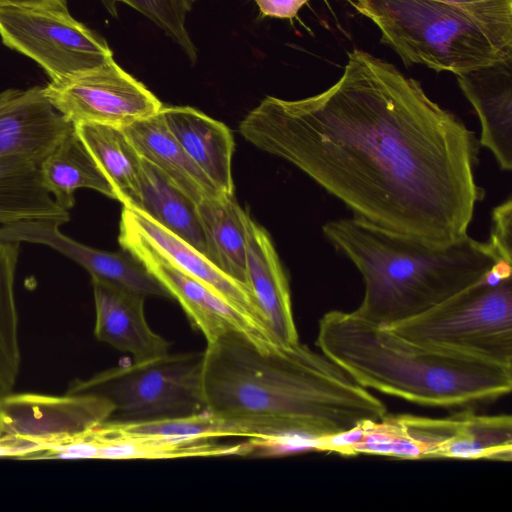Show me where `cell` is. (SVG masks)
Wrapping results in <instances>:
<instances>
[{"instance_id":"cell-1","label":"cell","mask_w":512,"mask_h":512,"mask_svg":"<svg viewBox=\"0 0 512 512\" xmlns=\"http://www.w3.org/2000/svg\"><path fill=\"white\" fill-rule=\"evenodd\" d=\"M239 131L355 217L428 244L467 236L485 197L475 132L418 81L359 49L328 89L299 100L267 96Z\"/></svg>"},{"instance_id":"cell-2","label":"cell","mask_w":512,"mask_h":512,"mask_svg":"<svg viewBox=\"0 0 512 512\" xmlns=\"http://www.w3.org/2000/svg\"><path fill=\"white\" fill-rule=\"evenodd\" d=\"M206 410L277 424L320 441L387 416L385 404L323 353L263 347L231 332L203 351Z\"/></svg>"},{"instance_id":"cell-3","label":"cell","mask_w":512,"mask_h":512,"mask_svg":"<svg viewBox=\"0 0 512 512\" xmlns=\"http://www.w3.org/2000/svg\"><path fill=\"white\" fill-rule=\"evenodd\" d=\"M325 237L361 273L362 302L353 312L390 327L416 316L480 281L505 258L490 239L470 236L432 245L358 217L333 220Z\"/></svg>"},{"instance_id":"cell-4","label":"cell","mask_w":512,"mask_h":512,"mask_svg":"<svg viewBox=\"0 0 512 512\" xmlns=\"http://www.w3.org/2000/svg\"><path fill=\"white\" fill-rule=\"evenodd\" d=\"M316 345L361 386L420 405L467 406L512 388V367L411 342L353 311L325 313Z\"/></svg>"},{"instance_id":"cell-5","label":"cell","mask_w":512,"mask_h":512,"mask_svg":"<svg viewBox=\"0 0 512 512\" xmlns=\"http://www.w3.org/2000/svg\"><path fill=\"white\" fill-rule=\"evenodd\" d=\"M511 270L500 260L474 285L388 328L423 346L512 367Z\"/></svg>"},{"instance_id":"cell-6","label":"cell","mask_w":512,"mask_h":512,"mask_svg":"<svg viewBox=\"0 0 512 512\" xmlns=\"http://www.w3.org/2000/svg\"><path fill=\"white\" fill-rule=\"evenodd\" d=\"M202 371L203 352L167 353L76 379L66 393L107 399L114 406L111 420L185 417L206 411Z\"/></svg>"},{"instance_id":"cell-7","label":"cell","mask_w":512,"mask_h":512,"mask_svg":"<svg viewBox=\"0 0 512 512\" xmlns=\"http://www.w3.org/2000/svg\"><path fill=\"white\" fill-rule=\"evenodd\" d=\"M5 46L40 65L51 81L69 78L113 59L106 41L68 11L0 6Z\"/></svg>"},{"instance_id":"cell-8","label":"cell","mask_w":512,"mask_h":512,"mask_svg":"<svg viewBox=\"0 0 512 512\" xmlns=\"http://www.w3.org/2000/svg\"><path fill=\"white\" fill-rule=\"evenodd\" d=\"M394 434L393 456L400 459L454 458L510 462V415L462 410L444 418L387 415Z\"/></svg>"},{"instance_id":"cell-9","label":"cell","mask_w":512,"mask_h":512,"mask_svg":"<svg viewBox=\"0 0 512 512\" xmlns=\"http://www.w3.org/2000/svg\"><path fill=\"white\" fill-rule=\"evenodd\" d=\"M43 89L51 105L73 125L124 128L157 114L163 107L114 59L81 74L50 81Z\"/></svg>"},{"instance_id":"cell-10","label":"cell","mask_w":512,"mask_h":512,"mask_svg":"<svg viewBox=\"0 0 512 512\" xmlns=\"http://www.w3.org/2000/svg\"><path fill=\"white\" fill-rule=\"evenodd\" d=\"M118 240L121 247L138 259L161 283L170 297L179 302L207 343L235 332L263 347L280 345L252 316L168 262L123 219L120 220Z\"/></svg>"},{"instance_id":"cell-11","label":"cell","mask_w":512,"mask_h":512,"mask_svg":"<svg viewBox=\"0 0 512 512\" xmlns=\"http://www.w3.org/2000/svg\"><path fill=\"white\" fill-rule=\"evenodd\" d=\"M214 438L165 435L128 428L107 420L55 445L36 459H174L245 456L244 443L222 444Z\"/></svg>"},{"instance_id":"cell-12","label":"cell","mask_w":512,"mask_h":512,"mask_svg":"<svg viewBox=\"0 0 512 512\" xmlns=\"http://www.w3.org/2000/svg\"><path fill=\"white\" fill-rule=\"evenodd\" d=\"M113 414V404L98 395L11 392L0 397V436L33 440L45 452L111 419Z\"/></svg>"},{"instance_id":"cell-13","label":"cell","mask_w":512,"mask_h":512,"mask_svg":"<svg viewBox=\"0 0 512 512\" xmlns=\"http://www.w3.org/2000/svg\"><path fill=\"white\" fill-rule=\"evenodd\" d=\"M59 227L41 221L4 225L0 226V240L48 246L82 266L91 279L105 281L145 297H170L161 283L128 251L95 249L63 234Z\"/></svg>"},{"instance_id":"cell-14","label":"cell","mask_w":512,"mask_h":512,"mask_svg":"<svg viewBox=\"0 0 512 512\" xmlns=\"http://www.w3.org/2000/svg\"><path fill=\"white\" fill-rule=\"evenodd\" d=\"M73 129L43 87L0 92V156L22 155L39 165Z\"/></svg>"},{"instance_id":"cell-15","label":"cell","mask_w":512,"mask_h":512,"mask_svg":"<svg viewBox=\"0 0 512 512\" xmlns=\"http://www.w3.org/2000/svg\"><path fill=\"white\" fill-rule=\"evenodd\" d=\"M246 280L259 316L275 341L284 347L299 343L289 282L267 231L247 213Z\"/></svg>"},{"instance_id":"cell-16","label":"cell","mask_w":512,"mask_h":512,"mask_svg":"<svg viewBox=\"0 0 512 512\" xmlns=\"http://www.w3.org/2000/svg\"><path fill=\"white\" fill-rule=\"evenodd\" d=\"M95 305V337L144 361L169 353L170 343L154 332L144 313L145 296L91 279Z\"/></svg>"},{"instance_id":"cell-17","label":"cell","mask_w":512,"mask_h":512,"mask_svg":"<svg viewBox=\"0 0 512 512\" xmlns=\"http://www.w3.org/2000/svg\"><path fill=\"white\" fill-rule=\"evenodd\" d=\"M481 125L479 143L500 169H512V58L456 75Z\"/></svg>"},{"instance_id":"cell-18","label":"cell","mask_w":512,"mask_h":512,"mask_svg":"<svg viewBox=\"0 0 512 512\" xmlns=\"http://www.w3.org/2000/svg\"><path fill=\"white\" fill-rule=\"evenodd\" d=\"M121 219L176 268L204 283L264 326L248 286L225 274L204 254L142 210L123 206Z\"/></svg>"},{"instance_id":"cell-19","label":"cell","mask_w":512,"mask_h":512,"mask_svg":"<svg viewBox=\"0 0 512 512\" xmlns=\"http://www.w3.org/2000/svg\"><path fill=\"white\" fill-rule=\"evenodd\" d=\"M170 132L223 194L233 195V136L222 122L187 106L162 107Z\"/></svg>"},{"instance_id":"cell-20","label":"cell","mask_w":512,"mask_h":512,"mask_svg":"<svg viewBox=\"0 0 512 512\" xmlns=\"http://www.w3.org/2000/svg\"><path fill=\"white\" fill-rule=\"evenodd\" d=\"M123 130L141 158L154 165L196 205L205 198L223 194L173 136L160 111Z\"/></svg>"},{"instance_id":"cell-21","label":"cell","mask_w":512,"mask_h":512,"mask_svg":"<svg viewBox=\"0 0 512 512\" xmlns=\"http://www.w3.org/2000/svg\"><path fill=\"white\" fill-rule=\"evenodd\" d=\"M373 14L402 26L491 22L512 25V0H361Z\"/></svg>"},{"instance_id":"cell-22","label":"cell","mask_w":512,"mask_h":512,"mask_svg":"<svg viewBox=\"0 0 512 512\" xmlns=\"http://www.w3.org/2000/svg\"><path fill=\"white\" fill-rule=\"evenodd\" d=\"M70 220L43 186L38 164L17 154L0 156V226L41 221L63 225Z\"/></svg>"},{"instance_id":"cell-23","label":"cell","mask_w":512,"mask_h":512,"mask_svg":"<svg viewBox=\"0 0 512 512\" xmlns=\"http://www.w3.org/2000/svg\"><path fill=\"white\" fill-rule=\"evenodd\" d=\"M41 181L55 201L70 210L75 191L96 190L116 199V193L75 128L39 163Z\"/></svg>"},{"instance_id":"cell-24","label":"cell","mask_w":512,"mask_h":512,"mask_svg":"<svg viewBox=\"0 0 512 512\" xmlns=\"http://www.w3.org/2000/svg\"><path fill=\"white\" fill-rule=\"evenodd\" d=\"M123 206L140 209L142 158L123 128L101 124L74 125Z\"/></svg>"},{"instance_id":"cell-25","label":"cell","mask_w":512,"mask_h":512,"mask_svg":"<svg viewBox=\"0 0 512 512\" xmlns=\"http://www.w3.org/2000/svg\"><path fill=\"white\" fill-rule=\"evenodd\" d=\"M197 211L205 234L208 258L225 274L247 286L244 211L233 195L203 199ZM249 288V287H248Z\"/></svg>"},{"instance_id":"cell-26","label":"cell","mask_w":512,"mask_h":512,"mask_svg":"<svg viewBox=\"0 0 512 512\" xmlns=\"http://www.w3.org/2000/svg\"><path fill=\"white\" fill-rule=\"evenodd\" d=\"M139 210L208 258L207 242L196 203L144 159Z\"/></svg>"},{"instance_id":"cell-27","label":"cell","mask_w":512,"mask_h":512,"mask_svg":"<svg viewBox=\"0 0 512 512\" xmlns=\"http://www.w3.org/2000/svg\"><path fill=\"white\" fill-rule=\"evenodd\" d=\"M124 423L128 428L141 432L214 439L283 435L281 428L271 421L208 410L185 417Z\"/></svg>"},{"instance_id":"cell-28","label":"cell","mask_w":512,"mask_h":512,"mask_svg":"<svg viewBox=\"0 0 512 512\" xmlns=\"http://www.w3.org/2000/svg\"><path fill=\"white\" fill-rule=\"evenodd\" d=\"M20 242L0 240V397L13 392L21 364L15 275Z\"/></svg>"},{"instance_id":"cell-29","label":"cell","mask_w":512,"mask_h":512,"mask_svg":"<svg viewBox=\"0 0 512 512\" xmlns=\"http://www.w3.org/2000/svg\"><path fill=\"white\" fill-rule=\"evenodd\" d=\"M136 9L160 27L187 55L197 60L196 48L185 26L186 16L195 0H114Z\"/></svg>"},{"instance_id":"cell-30","label":"cell","mask_w":512,"mask_h":512,"mask_svg":"<svg viewBox=\"0 0 512 512\" xmlns=\"http://www.w3.org/2000/svg\"><path fill=\"white\" fill-rule=\"evenodd\" d=\"M489 239L506 258L512 259V202L508 197L492 211Z\"/></svg>"},{"instance_id":"cell-31","label":"cell","mask_w":512,"mask_h":512,"mask_svg":"<svg viewBox=\"0 0 512 512\" xmlns=\"http://www.w3.org/2000/svg\"><path fill=\"white\" fill-rule=\"evenodd\" d=\"M263 16L273 18H294L309 0H254Z\"/></svg>"},{"instance_id":"cell-32","label":"cell","mask_w":512,"mask_h":512,"mask_svg":"<svg viewBox=\"0 0 512 512\" xmlns=\"http://www.w3.org/2000/svg\"><path fill=\"white\" fill-rule=\"evenodd\" d=\"M0 6H27L68 11L67 0H0Z\"/></svg>"},{"instance_id":"cell-33","label":"cell","mask_w":512,"mask_h":512,"mask_svg":"<svg viewBox=\"0 0 512 512\" xmlns=\"http://www.w3.org/2000/svg\"><path fill=\"white\" fill-rule=\"evenodd\" d=\"M107 11L114 17H117L116 2L114 0H100Z\"/></svg>"}]
</instances>
